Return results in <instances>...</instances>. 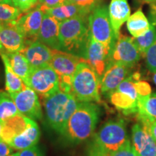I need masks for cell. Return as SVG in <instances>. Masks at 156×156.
<instances>
[{"label":"cell","instance_id":"1","mask_svg":"<svg viewBox=\"0 0 156 156\" xmlns=\"http://www.w3.org/2000/svg\"><path fill=\"white\" fill-rule=\"evenodd\" d=\"M101 116V108L93 102H80L61 135L70 145H78L89 139Z\"/></svg>","mask_w":156,"mask_h":156},{"label":"cell","instance_id":"2","mask_svg":"<svg viewBox=\"0 0 156 156\" xmlns=\"http://www.w3.org/2000/svg\"><path fill=\"white\" fill-rule=\"evenodd\" d=\"M90 36L88 17L78 16L60 22L61 51L74 54L85 60Z\"/></svg>","mask_w":156,"mask_h":156},{"label":"cell","instance_id":"3","mask_svg":"<svg viewBox=\"0 0 156 156\" xmlns=\"http://www.w3.org/2000/svg\"><path fill=\"white\" fill-rule=\"evenodd\" d=\"M44 100L45 114L48 124L54 131L62 134L80 102L73 94L59 90Z\"/></svg>","mask_w":156,"mask_h":156},{"label":"cell","instance_id":"4","mask_svg":"<svg viewBox=\"0 0 156 156\" xmlns=\"http://www.w3.org/2000/svg\"><path fill=\"white\" fill-rule=\"evenodd\" d=\"M72 87L73 95L79 102H101V77L85 60L76 68Z\"/></svg>","mask_w":156,"mask_h":156},{"label":"cell","instance_id":"5","mask_svg":"<svg viewBox=\"0 0 156 156\" xmlns=\"http://www.w3.org/2000/svg\"><path fill=\"white\" fill-rule=\"evenodd\" d=\"M88 23L93 38L104 45L112 54L117 38L111 23L108 7L106 5L98 6L88 15Z\"/></svg>","mask_w":156,"mask_h":156},{"label":"cell","instance_id":"6","mask_svg":"<svg viewBox=\"0 0 156 156\" xmlns=\"http://www.w3.org/2000/svg\"><path fill=\"white\" fill-rule=\"evenodd\" d=\"M129 140L124 119L109 120L94 135L93 142L109 154L116 151Z\"/></svg>","mask_w":156,"mask_h":156},{"label":"cell","instance_id":"7","mask_svg":"<svg viewBox=\"0 0 156 156\" xmlns=\"http://www.w3.org/2000/svg\"><path fill=\"white\" fill-rule=\"evenodd\" d=\"M59 77L50 65L32 68L27 85L43 99L58 90Z\"/></svg>","mask_w":156,"mask_h":156},{"label":"cell","instance_id":"8","mask_svg":"<svg viewBox=\"0 0 156 156\" xmlns=\"http://www.w3.org/2000/svg\"><path fill=\"white\" fill-rule=\"evenodd\" d=\"M134 82L135 80L131 74L108 95L111 103L126 115L138 112V93Z\"/></svg>","mask_w":156,"mask_h":156},{"label":"cell","instance_id":"9","mask_svg":"<svg viewBox=\"0 0 156 156\" xmlns=\"http://www.w3.org/2000/svg\"><path fill=\"white\" fill-rule=\"evenodd\" d=\"M44 15V11L38 4L34 8L21 14L12 21L15 26L25 37L27 45L38 40Z\"/></svg>","mask_w":156,"mask_h":156},{"label":"cell","instance_id":"10","mask_svg":"<svg viewBox=\"0 0 156 156\" xmlns=\"http://www.w3.org/2000/svg\"><path fill=\"white\" fill-rule=\"evenodd\" d=\"M141 56L134 38L119 35L111 54L110 62H118L132 68L140 61Z\"/></svg>","mask_w":156,"mask_h":156},{"label":"cell","instance_id":"11","mask_svg":"<svg viewBox=\"0 0 156 156\" xmlns=\"http://www.w3.org/2000/svg\"><path fill=\"white\" fill-rule=\"evenodd\" d=\"M19 113L33 120H41L43 117L41 105L38 94L27 85L23 90L10 94Z\"/></svg>","mask_w":156,"mask_h":156},{"label":"cell","instance_id":"12","mask_svg":"<svg viewBox=\"0 0 156 156\" xmlns=\"http://www.w3.org/2000/svg\"><path fill=\"white\" fill-rule=\"evenodd\" d=\"M132 144L137 156H156V142L145 124L137 122L132 126Z\"/></svg>","mask_w":156,"mask_h":156},{"label":"cell","instance_id":"13","mask_svg":"<svg viewBox=\"0 0 156 156\" xmlns=\"http://www.w3.org/2000/svg\"><path fill=\"white\" fill-rule=\"evenodd\" d=\"M130 69L118 62H109L106 71L101 78V93L108 95L114 91L130 74Z\"/></svg>","mask_w":156,"mask_h":156},{"label":"cell","instance_id":"14","mask_svg":"<svg viewBox=\"0 0 156 156\" xmlns=\"http://www.w3.org/2000/svg\"><path fill=\"white\" fill-rule=\"evenodd\" d=\"M111 51L104 45L95 41L90 36L87 45L85 61L92 67L101 78L110 62Z\"/></svg>","mask_w":156,"mask_h":156},{"label":"cell","instance_id":"15","mask_svg":"<svg viewBox=\"0 0 156 156\" xmlns=\"http://www.w3.org/2000/svg\"><path fill=\"white\" fill-rule=\"evenodd\" d=\"M0 42L5 52H21L26 47L25 37L18 30L12 21L3 23L0 26Z\"/></svg>","mask_w":156,"mask_h":156},{"label":"cell","instance_id":"16","mask_svg":"<svg viewBox=\"0 0 156 156\" xmlns=\"http://www.w3.org/2000/svg\"><path fill=\"white\" fill-rule=\"evenodd\" d=\"M83 58L61 50L53 49V56L49 65L58 74V77H73L78 64Z\"/></svg>","mask_w":156,"mask_h":156},{"label":"cell","instance_id":"17","mask_svg":"<svg viewBox=\"0 0 156 156\" xmlns=\"http://www.w3.org/2000/svg\"><path fill=\"white\" fill-rule=\"evenodd\" d=\"M59 21L44 12L41 26L38 36V41L46 45L51 49L61 50L59 41Z\"/></svg>","mask_w":156,"mask_h":156},{"label":"cell","instance_id":"18","mask_svg":"<svg viewBox=\"0 0 156 156\" xmlns=\"http://www.w3.org/2000/svg\"><path fill=\"white\" fill-rule=\"evenodd\" d=\"M21 52L32 68L49 65L53 56V49L38 40L27 45Z\"/></svg>","mask_w":156,"mask_h":156},{"label":"cell","instance_id":"19","mask_svg":"<svg viewBox=\"0 0 156 156\" xmlns=\"http://www.w3.org/2000/svg\"><path fill=\"white\" fill-rule=\"evenodd\" d=\"M108 14L115 35L118 39L121 28L131 15V9L128 0H111L108 6Z\"/></svg>","mask_w":156,"mask_h":156},{"label":"cell","instance_id":"20","mask_svg":"<svg viewBox=\"0 0 156 156\" xmlns=\"http://www.w3.org/2000/svg\"><path fill=\"white\" fill-rule=\"evenodd\" d=\"M33 121L20 113L5 120L3 122L2 140L9 144L13 138L23 133Z\"/></svg>","mask_w":156,"mask_h":156},{"label":"cell","instance_id":"21","mask_svg":"<svg viewBox=\"0 0 156 156\" xmlns=\"http://www.w3.org/2000/svg\"><path fill=\"white\" fill-rule=\"evenodd\" d=\"M40 129L38 124L34 120L23 133L13 138L9 145L13 149L23 151L36 145L40 139Z\"/></svg>","mask_w":156,"mask_h":156},{"label":"cell","instance_id":"22","mask_svg":"<svg viewBox=\"0 0 156 156\" xmlns=\"http://www.w3.org/2000/svg\"><path fill=\"white\" fill-rule=\"evenodd\" d=\"M138 120L150 127L156 121V93L145 97H138Z\"/></svg>","mask_w":156,"mask_h":156},{"label":"cell","instance_id":"23","mask_svg":"<svg viewBox=\"0 0 156 156\" xmlns=\"http://www.w3.org/2000/svg\"><path fill=\"white\" fill-rule=\"evenodd\" d=\"M41 8L45 13H47L51 16L54 17L59 22L75 17H88L89 15L88 13L83 8L73 3H67L54 8H44L42 7Z\"/></svg>","mask_w":156,"mask_h":156},{"label":"cell","instance_id":"24","mask_svg":"<svg viewBox=\"0 0 156 156\" xmlns=\"http://www.w3.org/2000/svg\"><path fill=\"white\" fill-rule=\"evenodd\" d=\"M151 23L141 8L131 15L126 21V27L133 38L143 36L151 28Z\"/></svg>","mask_w":156,"mask_h":156},{"label":"cell","instance_id":"25","mask_svg":"<svg viewBox=\"0 0 156 156\" xmlns=\"http://www.w3.org/2000/svg\"><path fill=\"white\" fill-rule=\"evenodd\" d=\"M7 60L9 64L12 69L22 78V80L27 85L28 80L30 75V73L32 69V67L29 64V62L22 52H5Z\"/></svg>","mask_w":156,"mask_h":156},{"label":"cell","instance_id":"26","mask_svg":"<svg viewBox=\"0 0 156 156\" xmlns=\"http://www.w3.org/2000/svg\"><path fill=\"white\" fill-rule=\"evenodd\" d=\"M4 66H5V87L6 91L9 94H12L23 90L27 86L25 82L12 69L7 60V56L5 51L0 54Z\"/></svg>","mask_w":156,"mask_h":156},{"label":"cell","instance_id":"27","mask_svg":"<svg viewBox=\"0 0 156 156\" xmlns=\"http://www.w3.org/2000/svg\"><path fill=\"white\" fill-rule=\"evenodd\" d=\"M18 113L10 94L7 91H0V121L5 122Z\"/></svg>","mask_w":156,"mask_h":156},{"label":"cell","instance_id":"28","mask_svg":"<svg viewBox=\"0 0 156 156\" xmlns=\"http://www.w3.org/2000/svg\"><path fill=\"white\" fill-rule=\"evenodd\" d=\"M151 28L143 36L134 38V41L142 54H145L150 46L156 40V22L151 21Z\"/></svg>","mask_w":156,"mask_h":156},{"label":"cell","instance_id":"29","mask_svg":"<svg viewBox=\"0 0 156 156\" xmlns=\"http://www.w3.org/2000/svg\"><path fill=\"white\" fill-rule=\"evenodd\" d=\"M21 14L22 12L15 6L0 3V22L9 23L14 21Z\"/></svg>","mask_w":156,"mask_h":156},{"label":"cell","instance_id":"30","mask_svg":"<svg viewBox=\"0 0 156 156\" xmlns=\"http://www.w3.org/2000/svg\"><path fill=\"white\" fill-rule=\"evenodd\" d=\"M144 55L147 69L151 73H156V40L150 46Z\"/></svg>","mask_w":156,"mask_h":156},{"label":"cell","instance_id":"31","mask_svg":"<svg viewBox=\"0 0 156 156\" xmlns=\"http://www.w3.org/2000/svg\"><path fill=\"white\" fill-rule=\"evenodd\" d=\"M108 156H137V155L132 146V142L128 140L119 149L109 153Z\"/></svg>","mask_w":156,"mask_h":156},{"label":"cell","instance_id":"32","mask_svg":"<svg viewBox=\"0 0 156 156\" xmlns=\"http://www.w3.org/2000/svg\"><path fill=\"white\" fill-rule=\"evenodd\" d=\"M69 3L75 4L90 15L93 9L101 5V0H68Z\"/></svg>","mask_w":156,"mask_h":156},{"label":"cell","instance_id":"33","mask_svg":"<svg viewBox=\"0 0 156 156\" xmlns=\"http://www.w3.org/2000/svg\"><path fill=\"white\" fill-rule=\"evenodd\" d=\"M39 0H12V5L22 12H28L38 5Z\"/></svg>","mask_w":156,"mask_h":156},{"label":"cell","instance_id":"34","mask_svg":"<svg viewBox=\"0 0 156 156\" xmlns=\"http://www.w3.org/2000/svg\"><path fill=\"white\" fill-rule=\"evenodd\" d=\"M134 85L138 93V97H145L148 96L152 93L151 87L150 84L145 81L135 80Z\"/></svg>","mask_w":156,"mask_h":156},{"label":"cell","instance_id":"35","mask_svg":"<svg viewBox=\"0 0 156 156\" xmlns=\"http://www.w3.org/2000/svg\"><path fill=\"white\" fill-rule=\"evenodd\" d=\"M69 3L68 0H39V5L44 8H54Z\"/></svg>","mask_w":156,"mask_h":156},{"label":"cell","instance_id":"36","mask_svg":"<svg viewBox=\"0 0 156 156\" xmlns=\"http://www.w3.org/2000/svg\"><path fill=\"white\" fill-rule=\"evenodd\" d=\"M86 156H108V154L92 142L87 148Z\"/></svg>","mask_w":156,"mask_h":156},{"label":"cell","instance_id":"37","mask_svg":"<svg viewBox=\"0 0 156 156\" xmlns=\"http://www.w3.org/2000/svg\"><path fill=\"white\" fill-rule=\"evenodd\" d=\"M20 156H44V153L36 145L20 151Z\"/></svg>","mask_w":156,"mask_h":156},{"label":"cell","instance_id":"38","mask_svg":"<svg viewBox=\"0 0 156 156\" xmlns=\"http://www.w3.org/2000/svg\"><path fill=\"white\" fill-rule=\"evenodd\" d=\"M13 148L7 142L0 140V156H8L12 154Z\"/></svg>","mask_w":156,"mask_h":156},{"label":"cell","instance_id":"39","mask_svg":"<svg viewBox=\"0 0 156 156\" xmlns=\"http://www.w3.org/2000/svg\"><path fill=\"white\" fill-rule=\"evenodd\" d=\"M149 129L152 134V136H153V139L155 140V141L156 142V121L152 123L151 125H150Z\"/></svg>","mask_w":156,"mask_h":156},{"label":"cell","instance_id":"40","mask_svg":"<svg viewBox=\"0 0 156 156\" xmlns=\"http://www.w3.org/2000/svg\"><path fill=\"white\" fill-rule=\"evenodd\" d=\"M144 3L150 4V5H153L156 4V0H142Z\"/></svg>","mask_w":156,"mask_h":156},{"label":"cell","instance_id":"41","mask_svg":"<svg viewBox=\"0 0 156 156\" xmlns=\"http://www.w3.org/2000/svg\"><path fill=\"white\" fill-rule=\"evenodd\" d=\"M0 3L8 4V5H12V0H0Z\"/></svg>","mask_w":156,"mask_h":156},{"label":"cell","instance_id":"42","mask_svg":"<svg viewBox=\"0 0 156 156\" xmlns=\"http://www.w3.org/2000/svg\"><path fill=\"white\" fill-rule=\"evenodd\" d=\"M3 128V122L0 121V140H2V132Z\"/></svg>","mask_w":156,"mask_h":156},{"label":"cell","instance_id":"43","mask_svg":"<svg viewBox=\"0 0 156 156\" xmlns=\"http://www.w3.org/2000/svg\"><path fill=\"white\" fill-rule=\"evenodd\" d=\"M4 51H5V49H4L3 46H2V45L1 42H0V54L2 53V52H4Z\"/></svg>","mask_w":156,"mask_h":156},{"label":"cell","instance_id":"44","mask_svg":"<svg viewBox=\"0 0 156 156\" xmlns=\"http://www.w3.org/2000/svg\"><path fill=\"white\" fill-rule=\"evenodd\" d=\"M153 82H154V83H155V85H156V73H153Z\"/></svg>","mask_w":156,"mask_h":156},{"label":"cell","instance_id":"45","mask_svg":"<svg viewBox=\"0 0 156 156\" xmlns=\"http://www.w3.org/2000/svg\"><path fill=\"white\" fill-rule=\"evenodd\" d=\"M8 156H20V152H17V153H15L10 154V155H8Z\"/></svg>","mask_w":156,"mask_h":156},{"label":"cell","instance_id":"46","mask_svg":"<svg viewBox=\"0 0 156 156\" xmlns=\"http://www.w3.org/2000/svg\"><path fill=\"white\" fill-rule=\"evenodd\" d=\"M151 20H153V21H156V16L155 17H151Z\"/></svg>","mask_w":156,"mask_h":156},{"label":"cell","instance_id":"47","mask_svg":"<svg viewBox=\"0 0 156 156\" xmlns=\"http://www.w3.org/2000/svg\"><path fill=\"white\" fill-rule=\"evenodd\" d=\"M2 23H2V22H0V26H1V25H2Z\"/></svg>","mask_w":156,"mask_h":156}]
</instances>
